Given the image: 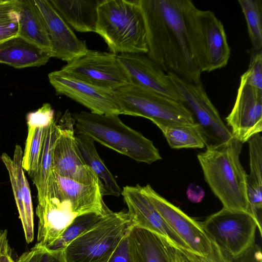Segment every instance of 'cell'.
<instances>
[{"instance_id": "12", "label": "cell", "mask_w": 262, "mask_h": 262, "mask_svg": "<svg viewBox=\"0 0 262 262\" xmlns=\"http://www.w3.org/2000/svg\"><path fill=\"white\" fill-rule=\"evenodd\" d=\"M165 222L188 247L189 250L210 257L214 253V246L204 231L200 222L190 217L178 207L158 193L150 186H141Z\"/></svg>"}, {"instance_id": "32", "label": "cell", "mask_w": 262, "mask_h": 262, "mask_svg": "<svg viewBox=\"0 0 262 262\" xmlns=\"http://www.w3.org/2000/svg\"><path fill=\"white\" fill-rule=\"evenodd\" d=\"M19 0H0V42L18 34Z\"/></svg>"}, {"instance_id": "11", "label": "cell", "mask_w": 262, "mask_h": 262, "mask_svg": "<svg viewBox=\"0 0 262 262\" xmlns=\"http://www.w3.org/2000/svg\"><path fill=\"white\" fill-rule=\"evenodd\" d=\"M58 122L61 133L54 148L53 170L62 177L86 185H99L103 189L101 182L86 165L78 148L72 115L66 111Z\"/></svg>"}, {"instance_id": "24", "label": "cell", "mask_w": 262, "mask_h": 262, "mask_svg": "<svg viewBox=\"0 0 262 262\" xmlns=\"http://www.w3.org/2000/svg\"><path fill=\"white\" fill-rule=\"evenodd\" d=\"M62 18L80 32H95L101 0H49Z\"/></svg>"}, {"instance_id": "21", "label": "cell", "mask_w": 262, "mask_h": 262, "mask_svg": "<svg viewBox=\"0 0 262 262\" xmlns=\"http://www.w3.org/2000/svg\"><path fill=\"white\" fill-rule=\"evenodd\" d=\"M54 119L51 105L45 103L27 116L28 135L22 159V166L31 179L36 174L48 126Z\"/></svg>"}, {"instance_id": "17", "label": "cell", "mask_w": 262, "mask_h": 262, "mask_svg": "<svg viewBox=\"0 0 262 262\" xmlns=\"http://www.w3.org/2000/svg\"><path fill=\"white\" fill-rule=\"evenodd\" d=\"M121 194L127 206V212L133 227L161 234L176 246L189 250L165 222L142 191L140 185L124 186L121 190Z\"/></svg>"}, {"instance_id": "34", "label": "cell", "mask_w": 262, "mask_h": 262, "mask_svg": "<svg viewBox=\"0 0 262 262\" xmlns=\"http://www.w3.org/2000/svg\"><path fill=\"white\" fill-rule=\"evenodd\" d=\"M241 79L247 83L262 89V52L252 50L247 70Z\"/></svg>"}, {"instance_id": "33", "label": "cell", "mask_w": 262, "mask_h": 262, "mask_svg": "<svg viewBox=\"0 0 262 262\" xmlns=\"http://www.w3.org/2000/svg\"><path fill=\"white\" fill-rule=\"evenodd\" d=\"M15 262H67L65 248L50 249L37 243L24 252Z\"/></svg>"}, {"instance_id": "10", "label": "cell", "mask_w": 262, "mask_h": 262, "mask_svg": "<svg viewBox=\"0 0 262 262\" xmlns=\"http://www.w3.org/2000/svg\"><path fill=\"white\" fill-rule=\"evenodd\" d=\"M99 185H86L62 177L52 170L48 180L46 199L58 203L74 216L90 213H105L109 208Z\"/></svg>"}, {"instance_id": "14", "label": "cell", "mask_w": 262, "mask_h": 262, "mask_svg": "<svg viewBox=\"0 0 262 262\" xmlns=\"http://www.w3.org/2000/svg\"><path fill=\"white\" fill-rule=\"evenodd\" d=\"M234 138L242 144L262 130V89L240 79L233 107L226 118Z\"/></svg>"}, {"instance_id": "16", "label": "cell", "mask_w": 262, "mask_h": 262, "mask_svg": "<svg viewBox=\"0 0 262 262\" xmlns=\"http://www.w3.org/2000/svg\"><path fill=\"white\" fill-rule=\"evenodd\" d=\"M45 20L51 46V56L68 63L89 50L49 0H34Z\"/></svg>"}, {"instance_id": "3", "label": "cell", "mask_w": 262, "mask_h": 262, "mask_svg": "<svg viewBox=\"0 0 262 262\" xmlns=\"http://www.w3.org/2000/svg\"><path fill=\"white\" fill-rule=\"evenodd\" d=\"M95 33L115 54H146L145 21L139 0H101Z\"/></svg>"}, {"instance_id": "25", "label": "cell", "mask_w": 262, "mask_h": 262, "mask_svg": "<svg viewBox=\"0 0 262 262\" xmlns=\"http://www.w3.org/2000/svg\"><path fill=\"white\" fill-rule=\"evenodd\" d=\"M18 35L51 54V46L43 18L34 0H19Z\"/></svg>"}, {"instance_id": "2", "label": "cell", "mask_w": 262, "mask_h": 262, "mask_svg": "<svg viewBox=\"0 0 262 262\" xmlns=\"http://www.w3.org/2000/svg\"><path fill=\"white\" fill-rule=\"evenodd\" d=\"M242 148V143L233 137L220 146L206 149L197 157L205 181L223 207L250 213L247 173L239 160Z\"/></svg>"}, {"instance_id": "26", "label": "cell", "mask_w": 262, "mask_h": 262, "mask_svg": "<svg viewBox=\"0 0 262 262\" xmlns=\"http://www.w3.org/2000/svg\"><path fill=\"white\" fill-rule=\"evenodd\" d=\"M75 138L84 161L101 182L104 195L119 196L122 190L99 156L94 141L88 136L78 133L75 134Z\"/></svg>"}, {"instance_id": "35", "label": "cell", "mask_w": 262, "mask_h": 262, "mask_svg": "<svg viewBox=\"0 0 262 262\" xmlns=\"http://www.w3.org/2000/svg\"><path fill=\"white\" fill-rule=\"evenodd\" d=\"M128 232L121 239L108 262H133Z\"/></svg>"}, {"instance_id": "31", "label": "cell", "mask_w": 262, "mask_h": 262, "mask_svg": "<svg viewBox=\"0 0 262 262\" xmlns=\"http://www.w3.org/2000/svg\"><path fill=\"white\" fill-rule=\"evenodd\" d=\"M106 213L103 214L90 213L77 216L50 249L65 248L74 239L92 228Z\"/></svg>"}, {"instance_id": "19", "label": "cell", "mask_w": 262, "mask_h": 262, "mask_svg": "<svg viewBox=\"0 0 262 262\" xmlns=\"http://www.w3.org/2000/svg\"><path fill=\"white\" fill-rule=\"evenodd\" d=\"M23 156L21 147L16 145L13 159L6 153L1 158L9 173L25 239L29 244L34 239V215L29 185L22 166Z\"/></svg>"}, {"instance_id": "1", "label": "cell", "mask_w": 262, "mask_h": 262, "mask_svg": "<svg viewBox=\"0 0 262 262\" xmlns=\"http://www.w3.org/2000/svg\"><path fill=\"white\" fill-rule=\"evenodd\" d=\"M146 32L147 56L165 73L201 82L198 8L190 0H139Z\"/></svg>"}, {"instance_id": "20", "label": "cell", "mask_w": 262, "mask_h": 262, "mask_svg": "<svg viewBox=\"0 0 262 262\" xmlns=\"http://www.w3.org/2000/svg\"><path fill=\"white\" fill-rule=\"evenodd\" d=\"M128 237L133 262H182L177 246L161 234L132 226Z\"/></svg>"}, {"instance_id": "27", "label": "cell", "mask_w": 262, "mask_h": 262, "mask_svg": "<svg viewBox=\"0 0 262 262\" xmlns=\"http://www.w3.org/2000/svg\"><path fill=\"white\" fill-rule=\"evenodd\" d=\"M60 133V125L54 118L48 127L39 157L38 170L32 179L37 190L38 204L42 203L46 198L48 180L53 170L54 148Z\"/></svg>"}, {"instance_id": "9", "label": "cell", "mask_w": 262, "mask_h": 262, "mask_svg": "<svg viewBox=\"0 0 262 262\" xmlns=\"http://www.w3.org/2000/svg\"><path fill=\"white\" fill-rule=\"evenodd\" d=\"M60 70L78 79L114 91L131 84L117 55L111 52L89 50Z\"/></svg>"}, {"instance_id": "23", "label": "cell", "mask_w": 262, "mask_h": 262, "mask_svg": "<svg viewBox=\"0 0 262 262\" xmlns=\"http://www.w3.org/2000/svg\"><path fill=\"white\" fill-rule=\"evenodd\" d=\"M250 173L246 175V190L250 213L258 224L261 235L262 212V137L260 133L248 141Z\"/></svg>"}, {"instance_id": "29", "label": "cell", "mask_w": 262, "mask_h": 262, "mask_svg": "<svg viewBox=\"0 0 262 262\" xmlns=\"http://www.w3.org/2000/svg\"><path fill=\"white\" fill-rule=\"evenodd\" d=\"M158 127L172 148H202L205 146L201 135L195 125H166Z\"/></svg>"}, {"instance_id": "7", "label": "cell", "mask_w": 262, "mask_h": 262, "mask_svg": "<svg viewBox=\"0 0 262 262\" xmlns=\"http://www.w3.org/2000/svg\"><path fill=\"white\" fill-rule=\"evenodd\" d=\"M182 102L191 113L206 149L228 142L233 136L208 96L202 82L194 83L172 73H167Z\"/></svg>"}, {"instance_id": "36", "label": "cell", "mask_w": 262, "mask_h": 262, "mask_svg": "<svg viewBox=\"0 0 262 262\" xmlns=\"http://www.w3.org/2000/svg\"><path fill=\"white\" fill-rule=\"evenodd\" d=\"M186 194L189 201L193 203H199L205 196V191L202 187L191 183L188 187Z\"/></svg>"}, {"instance_id": "30", "label": "cell", "mask_w": 262, "mask_h": 262, "mask_svg": "<svg viewBox=\"0 0 262 262\" xmlns=\"http://www.w3.org/2000/svg\"><path fill=\"white\" fill-rule=\"evenodd\" d=\"M244 15L248 35L255 51L262 48V1L238 0Z\"/></svg>"}, {"instance_id": "6", "label": "cell", "mask_w": 262, "mask_h": 262, "mask_svg": "<svg viewBox=\"0 0 262 262\" xmlns=\"http://www.w3.org/2000/svg\"><path fill=\"white\" fill-rule=\"evenodd\" d=\"M132 227L127 212L109 209L92 228L65 248L67 262H108Z\"/></svg>"}, {"instance_id": "22", "label": "cell", "mask_w": 262, "mask_h": 262, "mask_svg": "<svg viewBox=\"0 0 262 262\" xmlns=\"http://www.w3.org/2000/svg\"><path fill=\"white\" fill-rule=\"evenodd\" d=\"M50 52L17 35L0 42V63L15 68L45 65Z\"/></svg>"}, {"instance_id": "8", "label": "cell", "mask_w": 262, "mask_h": 262, "mask_svg": "<svg viewBox=\"0 0 262 262\" xmlns=\"http://www.w3.org/2000/svg\"><path fill=\"white\" fill-rule=\"evenodd\" d=\"M200 223L212 244L233 256L255 243L258 224L248 212L223 207Z\"/></svg>"}, {"instance_id": "18", "label": "cell", "mask_w": 262, "mask_h": 262, "mask_svg": "<svg viewBox=\"0 0 262 262\" xmlns=\"http://www.w3.org/2000/svg\"><path fill=\"white\" fill-rule=\"evenodd\" d=\"M117 57L127 73L131 84L180 101L167 73L147 55L126 53L118 54Z\"/></svg>"}, {"instance_id": "5", "label": "cell", "mask_w": 262, "mask_h": 262, "mask_svg": "<svg viewBox=\"0 0 262 262\" xmlns=\"http://www.w3.org/2000/svg\"><path fill=\"white\" fill-rule=\"evenodd\" d=\"M114 92L120 115L144 117L158 127L194 125L191 113L180 101L133 84Z\"/></svg>"}, {"instance_id": "15", "label": "cell", "mask_w": 262, "mask_h": 262, "mask_svg": "<svg viewBox=\"0 0 262 262\" xmlns=\"http://www.w3.org/2000/svg\"><path fill=\"white\" fill-rule=\"evenodd\" d=\"M197 20L200 33L202 72H210L225 67L230 56L224 26L214 13L198 9Z\"/></svg>"}, {"instance_id": "13", "label": "cell", "mask_w": 262, "mask_h": 262, "mask_svg": "<svg viewBox=\"0 0 262 262\" xmlns=\"http://www.w3.org/2000/svg\"><path fill=\"white\" fill-rule=\"evenodd\" d=\"M57 95H64L81 104L94 114L120 115V108L113 90L99 87L71 76L62 71L48 74Z\"/></svg>"}, {"instance_id": "37", "label": "cell", "mask_w": 262, "mask_h": 262, "mask_svg": "<svg viewBox=\"0 0 262 262\" xmlns=\"http://www.w3.org/2000/svg\"><path fill=\"white\" fill-rule=\"evenodd\" d=\"M0 262H14L7 238L4 240L0 248Z\"/></svg>"}, {"instance_id": "4", "label": "cell", "mask_w": 262, "mask_h": 262, "mask_svg": "<svg viewBox=\"0 0 262 262\" xmlns=\"http://www.w3.org/2000/svg\"><path fill=\"white\" fill-rule=\"evenodd\" d=\"M77 133L138 162L151 164L162 159L150 140L125 124L117 115L82 111L72 114Z\"/></svg>"}, {"instance_id": "38", "label": "cell", "mask_w": 262, "mask_h": 262, "mask_svg": "<svg viewBox=\"0 0 262 262\" xmlns=\"http://www.w3.org/2000/svg\"><path fill=\"white\" fill-rule=\"evenodd\" d=\"M7 238V230L6 229L0 230V248L4 241Z\"/></svg>"}, {"instance_id": "28", "label": "cell", "mask_w": 262, "mask_h": 262, "mask_svg": "<svg viewBox=\"0 0 262 262\" xmlns=\"http://www.w3.org/2000/svg\"><path fill=\"white\" fill-rule=\"evenodd\" d=\"M213 246L214 253L210 257L200 255L181 247H177L181 256L182 262H262L260 247L255 243L237 256H233L214 245Z\"/></svg>"}]
</instances>
